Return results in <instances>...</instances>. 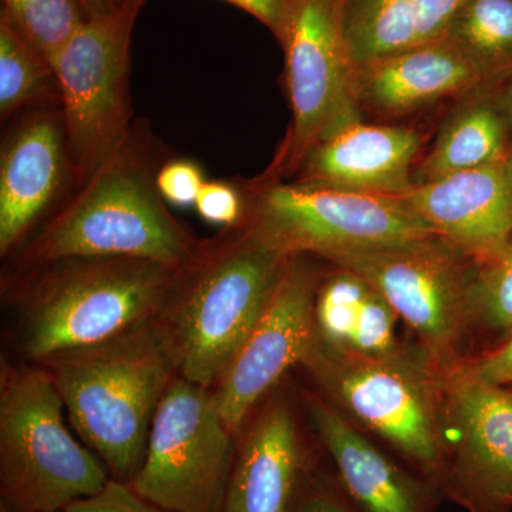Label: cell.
I'll list each match as a JSON object with an SVG mask.
<instances>
[{
    "label": "cell",
    "instance_id": "cell-1",
    "mask_svg": "<svg viewBox=\"0 0 512 512\" xmlns=\"http://www.w3.org/2000/svg\"><path fill=\"white\" fill-rule=\"evenodd\" d=\"M64 409L111 480L130 484L144 456L158 404L177 376L158 318L123 335L42 360Z\"/></svg>",
    "mask_w": 512,
    "mask_h": 512
},
{
    "label": "cell",
    "instance_id": "cell-2",
    "mask_svg": "<svg viewBox=\"0 0 512 512\" xmlns=\"http://www.w3.org/2000/svg\"><path fill=\"white\" fill-rule=\"evenodd\" d=\"M286 256L245 229L184 269L158 318L177 375L212 389L252 329Z\"/></svg>",
    "mask_w": 512,
    "mask_h": 512
},
{
    "label": "cell",
    "instance_id": "cell-3",
    "mask_svg": "<svg viewBox=\"0 0 512 512\" xmlns=\"http://www.w3.org/2000/svg\"><path fill=\"white\" fill-rule=\"evenodd\" d=\"M53 265L23 306L22 345L37 362L157 319L185 269L136 258H72Z\"/></svg>",
    "mask_w": 512,
    "mask_h": 512
},
{
    "label": "cell",
    "instance_id": "cell-4",
    "mask_svg": "<svg viewBox=\"0 0 512 512\" xmlns=\"http://www.w3.org/2000/svg\"><path fill=\"white\" fill-rule=\"evenodd\" d=\"M45 367L3 366L0 380V493L20 512H64L106 487L103 461L79 443Z\"/></svg>",
    "mask_w": 512,
    "mask_h": 512
},
{
    "label": "cell",
    "instance_id": "cell-5",
    "mask_svg": "<svg viewBox=\"0 0 512 512\" xmlns=\"http://www.w3.org/2000/svg\"><path fill=\"white\" fill-rule=\"evenodd\" d=\"M201 254L165 208L156 183L124 150L43 229L28 261L49 265L72 258H136L188 268Z\"/></svg>",
    "mask_w": 512,
    "mask_h": 512
},
{
    "label": "cell",
    "instance_id": "cell-6",
    "mask_svg": "<svg viewBox=\"0 0 512 512\" xmlns=\"http://www.w3.org/2000/svg\"><path fill=\"white\" fill-rule=\"evenodd\" d=\"M303 366L333 406L389 443L441 490L446 447L440 373L402 350L389 357H369L319 339Z\"/></svg>",
    "mask_w": 512,
    "mask_h": 512
},
{
    "label": "cell",
    "instance_id": "cell-7",
    "mask_svg": "<svg viewBox=\"0 0 512 512\" xmlns=\"http://www.w3.org/2000/svg\"><path fill=\"white\" fill-rule=\"evenodd\" d=\"M248 232L289 258L326 259L439 237L399 195L295 181H261L248 205Z\"/></svg>",
    "mask_w": 512,
    "mask_h": 512
},
{
    "label": "cell",
    "instance_id": "cell-8",
    "mask_svg": "<svg viewBox=\"0 0 512 512\" xmlns=\"http://www.w3.org/2000/svg\"><path fill=\"white\" fill-rule=\"evenodd\" d=\"M345 6L346 0H293L288 10L278 42L292 121L269 171L276 177L298 170L319 141L360 120Z\"/></svg>",
    "mask_w": 512,
    "mask_h": 512
},
{
    "label": "cell",
    "instance_id": "cell-9",
    "mask_svg": "<svg viewBox=\"0 0 512 512\" xmlns=\"http://www.w3.org/2000/svg\"><path fill=\"white\" fill-rule=\"evenodd\" d=\"M144 3L124 0L87 18L53 64L67 146L83 180L126 150L131 33Z\"/></svg>",
    "mask_w": 512,
    "mask_h": 512
},
{
    "label": "cell",
    "instance_id": "cell-10",
    "mask_svg": "<svg viewBox=\"0 0 512 512\" xmlns=\"http://www.w3.org/2000/svg\"><path fill=\"white\" fill-rule=\"evenodd\" d=\"M234 436L215 393L175 376L158 404L131 488L168 512H221Z\"/></svg>",
    "mask_w": 512,
    "mask_h": 512
},
{
    "label": "cell",
    "instance_id": "cell-11",
    "mask_svg": "<svg viewBox=\"0 0 512 512\" xmlns=\"http://www.w3.org/2000/svg\"><path fill=\"white\" fill-rule=\"evenodd\" d=\"M362 276L419 336L436 365L450 363L468 332L467 291L474 262L440 237L326 258Z\"/></svg>",
    "mask_w": 512,
    "mask_h": 512
},
{
    "label": "cell",
    "instance_id": "cell-12",
    "mask_svg": "<svg viewBox=\"0 0 512 512\" xmlns=\"http://www.w3.org/2000/svg\"><path fill=\"white\" fill-rule=\"evenodd\" d=\"M305 258L286 259L258 319L215 384L222 417L234 434L262 396L292 366L303 365L318 342L315 299L320 281Z\"/></svg>",
    "mask_w": 512,
    "mask_h": 512
},
{
    "label": "cell",
    "instance_id": "cell-13",
    "mask_svg": "<svg viewBox=\"0 0 512 512\" xmlns=\"http://www.w3.org/2000/svg\"><path fill=\"white\" fill-rule=\"evenodd\" d=\"M446 443L441 491L468 512L512 511V392L441 375Z\"/></svg>",
    "mask_w": 512,
    "mask_h": 512
},
{
    "label": "cell",
    "instance_id": "cell-14",
    "mask_svg": "<svg viewBox=\"0 0 512 512\" xmlns=\"http://www.w3.org/2000/svg\"><path fill=\"white\" fill-rule=\"evenodd\" d=\"M399 197L474 264L493 261L512 242V200L503 161L414 183Z\"/></svg>",
    "mask_w": 512,
    "mask_h": 512
},
{
    "label": "cell",
    "instance_id": "cell-15",
    "mask_svg": "<svg viewBox=\"0 0 512 512\" xmlns=\"http://www.w3.org/2000/svg\"><path fill=\"white\" fill-rule=\"evenodd\" d=\"M309 414L320 443L332 458L336 481L360 511H434L440 488L429 478L400 467L338 407L312 400Z\"/></svg>",
    "mask_w": 512,
    "mask_h": 512
},
{
    "label": "cell",
    "instance_id": "cell-16",
    "mask_svg": "<svg viewBox=\"0 0 512 512\" xmlns=\"http://www.w3.org/2000/svg\"><path fill=\"white\" fill-rule=\"evenodd\" d=\"M423 138L409 127L362 120L340 128L308 151L301 181L372 194L402 195L414 184L412 168Z\"/></svg>",
    "mask_w": 512,
    "mask_h": 512
},
{
    "label": "cell",
    "instance_id": "cell-17",
    "mask_svg": "<svg viewBox=\"0 0 512 512\" xmlns=\"http://www.w3.org/2000/svg\"><path fill=\"white\" fill-rule=\"evenodd\" d=\"M311 476L291 409L272 403L235 451L221 512H292Z\"/></svg>",
    "mask_w": 512,
    "mask_h": 512
},
{
    "label": "cell",
    "instance_id": "cell-18",
    "mask_svg": "<svg viewBox=\"0 0 512 512\" xmlns=\"http://www.w3.org/2000/svg\"><path fill=\"white\" fill-rule=\"evenodd\" d=\"M484 84L473 63L444 37L357 67L356 96L360 109L399 116Z\"/></svg>",
    "mask_w": 512,
    "mask_h": 512
},
{
    "label": "cell",
    "instance_id": "cell-19",
    "mask_svg": "<svg viewBox=\"0 0 512 512\" xmlns=\"http://www.w3.org/2000/svg\"><path fill=\"white\" fill-rule=\"evenodd\" d=\"M64 140L52 117L20 128L0 164V251L6 254L46 210L62 183Z\"/></svg>",
    "mask_w": 512,
    "mask_h": 512
},
{
    "label": "cell",
    "instance_id": "cell-20",
    "mask_svg": "<svg viewBox=\"0 0 512 512\" xmlns=\"http://www.w3.org/2000/svg\"><path fill=\"white\" fill-rule=\"evenodd\" d=\"M463 2L346 0V37L357 67L444 39Z\"/></svg>",
    "mask_w": 512,
    "mask_h": 512
},
{
    "label": "cell",
    "instance_id": "cell-21",
    "mask_svg": "<svg viewBox=\"0 0 512 512\" xmlns=\"http://www.w3.org/2000/svg\"><path fill=\"white\" fill-rule=\"evenodd\" d=\"M510 126L497 101L477 99L458 107L443 124L414 183H427L504 160Z\"/></svg>",
    "mask_w": 512,
    "mask_h": 512
},
{
    "label": "cell",
    "instance_id": "cell-22",
    "mask_svg": "<svg viewBox=\"0 0 512 512\" xmlns=\"http://www.w3.org/2000/svg\"><path fill=\"white\" fill-rule=\"evenodd\" d=\"M446 37L485 84L512 79V0H464Z\"/></svg>",
    "mask_w": 512,
    "mask_h": 512
},
{
    "label": "cell",
    "instance_id": "cell-23",
    "mask_svg": "<svg viewBox=\"0 0 512 512\" xmlns=\"http://www.w3.org/2000/svg\"><path fill=\"white\" fill-rule=\"evenodd\" d=\"M468 330L501 345L512 336V242L493 261L474 264L467 291Z\"/></svg>",
    "mask_w": 512,
    "mask_h": 512
},
{
    "label": "cell",
    "instance_id": "cell-24",
    "mask_svg": "<svg viewBox=\"0 0 512 512\" xmlns=\"http://www.w3.org/2000/svg\"><path fill=\"white\" fill-rule=\"evenodd\" d=\"M2 15L53 67L87 20L79 0H2Z\"/></svg>",
    "mask_w": 512,
    "mask_h": 512
},
{
    "label": "cell",
    "instance_id": "cell-25",
    "mask_svg": "<svg viewBox=\"0 0 512 512\" xmlns=\"http://www.w3.org/2000/svg\"><path fill=\"white\" fill-rule=\"evenodd\" d=\"M56 82L53 67L39 55L5 15L0 13V111H13L37 101L50 82Z\"/></svg>",
    "mask_w": 512,
    "mask_h": 512
},
{
    "label": "cell",
    "instance_id": "cell-26",
    "mask_svg": "<svg viewBox=\"0 0 512 512\" xmlns=\"http://www.w3.org/2000/svg\"><path fill=\"white\" fill-rule=\"evenodd\" d=\"M369 289L362 276L339 266L319 282L315 320L320 342L332 348L349 349Z\"/></svg>",
    "mask_w": 512,
    "mask_h": 512
},
{
    "label": "cell",
    "instance_id": "cell-27",
    "mask_svg": "<svg viewBox=\"0 0 512 512\" xmlns=\"http://www.w3.org/2000/svg\"><path fill=\"white\" fill-rule=\"evenodd\" d=\"M397 319L399 316L390 303L370 286L349 349L369 357L396 355L400 352L394 338V325Z\"/></svg>",
    "mask_w": 512,
    "mask_h": 512
},
{
    "label": "cell",
    "instance_id": "cell-28",
    "mask_svg": "<svg viewBox=\"0 0 512 512\" xmlns=\"http://www.w3.org/2000/svg\"><path fill=\"white\" fill-rule=\"evenodd\" d=\"M194 207L202 220L228 228L238 225L247 210L237 188L221 181H205Z\"/></svg>",
    "mask_w": 512,
    "mask_h": 512
},
{
    "label": "cell",
    "instance_id": "cell-29",
    "mask_svg": "<svg viewBox=\"0 0 512 512\" xmlns=\"http://www.w3.org/2000/svg\"><path fill=\"white\" fill-rule=\"evenodd\" d=\"M451 375L488 386L512 387V336L464 365L448 369Z\"/></svg>",
    "mask_w": 512,
    "mask_h": 512
},
{
    "label": "cell",
    "instance_id": "cell-30",
    "mask_svg": "<svg viewBox=\"0 0 512 512\" xmlns=\"http://www.w3.org/2000/svg\"><path fill=\"white\" fill-rule=\"evenodd\" d=\"M204 183L201 168L187 160L165 164L156 178V187L163 200L177 207L195 205Z\"/></svg>",
    "mask_w": 512,
    "mask_h": 512
},
{
    "label": "cell",
    "instance_id": "cell-31",
    "mask_svg": "<svg viewBox=\"0 0 512 512\" xmlns=\"http://www.w3.org/2000/svg\"><path fill=\"white\" fill-rule=\"evenodd\" d=\"M64 512H168L150 501L144 500L141 495L131 488L130 484L111 480L106 487L92 497L74 501Z\"/></svg>",
    "mask_w": 512,
    "mask_h": 512
},
{
    "label": "cell",
    "instance_id": "cell-32",
    "mask_svg": "<svg viewBox=\"0 0 512 512\" xmlns=\"http://www.w3.org/2000/svg\"><path fill=\"white\" fill-rule=\"evenodd\" d=\"M292 512H362L343 493L338 481L311 476L303 485Z\"/></svg>",
    "mask_w": 512,
    "mask_h": 512
},
{
    "label": "cell",
    "instance_id": "cell-33",
    "mask_svg": "<svg viewBox=\"0 0 512 512\" xmlns=\"http://www.w3.org/2000/svg\"><path fill=\"white\" fill-rule=\"evenodd\" d=\"M224 2L231 3L254 16L278 39L284 29L286 15L293 0H224Z\"/></svg>",
    "mask_w": 512,
    "mask_h": 512
},
{
    "label": "cell",
    "instance_id": "cell-34",
    "mask_svg": "<svg viewBox=\"0 0 512 512\" xmlns=\"http://www.w3.org/2000/svg\"><path fill=\"white\" fill-rule=\"evenodd\" d=\"M79 2L86 12L87 18L104 15L119 6L117 0H79Z\"/></svg>",
    "mask_w": 512,
    "mask_h": 512
},
{
    "label": "cell",
    "instance_id": "cell-35",
    "mask_svg": "<svg viewBox=\"0 0 512 512\" xmlns=\"http://www.w3.org/2000/svg\"><path fill=\"white\" fill-rule=\"evenodd\" d=\"M497 106L501 110L505 120H507L508 126L512 130V84L507 87V90L500 97H498Z\"/></svg>",
    "mask_w": 512,
    "mask_h": 512
},
{
    "label": "cell",
    "instance_id": "cell-36",
    "mask_svg": "<svg viewBox=\"0 0 512 512\" xmlns=\"http://www.w3.org/2000/svg\"><path fill=\"white\" fill-rule=\"evenodd\" d=\"M503 170L505 181H507L508 191H510L512 200V140L510 141V146H508L507 153H505L503 160Z\"/></svg>",
    "mask_w": 512,
    "mask_h": 512
},
{
    "label": "cell",
    "instance_id": "cell-37",
    "mask_svg": "<svg viewBox=\"0 0 512 512\" xmlns=\"http://www.w3.org/2000/svg\"><path fill=\"white\" fill-rule=\"evenodd\" d=\"M0 512H20L16 510L12 505L5 503V501H0Z\"/></svg>",
    "mask_w": 512,
    "mask_h": 512
},
{
    "label": "cell",
    "instance_id": "cell-38",
    "mask_svg": "<svg viewBox=\"0 0 512 512\" xmlns=\"http://www.w3.org/2000/svg\"><path fill=\"white\" fill-rule=\"evenodd\" d=\"M121 2H124V0H117V3H119V5Z\"/></svg>",
    "mask_w": 512,
    "mask_h": 512
}]
</instances>
